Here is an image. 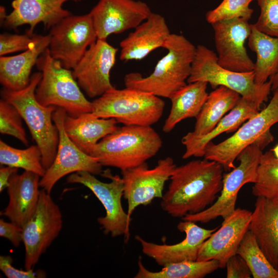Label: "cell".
<instances>
[{"label":"cell","instance_id":"obj_23","mask_svg":"<svg viewBox=\"0 0 278 278\" xmlns=\"http://www.w3.org/2000/svg\"><path fill=\"white\" fill-rule=\"evenodd\" d=\"M249 230L268 259L278 269V197H257Z\"/></svg>","mask_w":278,"mask_h":278},{"label":"cell","instance_id":"obj_19","mask_svg":"<svg viewBox=\"0 0 278 278\" xmlns=\"http://www.w3.org/2000/svg\"><path fill=\"white\" fill-rule=\"evenodd\" d=\"M218 228L206 229L195 222L183 220L178 223L177 229L185 233V238L179 243L157 244L148 241L138 235L135 238L140 244L145 255L154 259L159 265L164 267L183 261L197 260L201 246Z\"/></svg>","mask_w":278,"mask_h":278},{"label":"cell","instance_id":"obj_16","mask_svg":"<svg viewBox=\"0 0 278 278\" xmlns=\"http://www.w3.org/2000/svg\"><path fill=\"white\" fill-rule=\"evenodd\" d=\"M152 11L148 4L135 0H99L89 13L97 40L135 28Z\"/></svg>","mask_w":278,"mask_h":278},{"label":"cell","instance_id":"obj_38","mask_svg":"<svg viewBox=\"0 0 278 278\" xmlns=\"http://www.w3.org/2000/svg\"><path fill=\"white\" fill-rule=\"evenodd\" d=\"M227 278H250L251 272L245 260L236 254L228 260L225 267Z\"/></svg>","mask_w":278,"mask_h":278},{"label":"cell","instance_id":"obj_14","mask_svg":"<svg viewBox=\"0 0 278 278\" xmlns=\"http://www.w3.org/2000/svg\"><path fill=\"white\" fill-rule=\"evenodd\" d=\"M176 167L173 159L167 157L160 159L152 168L145 162L121 171L124 197L127 201V214L129 216L137 206L147 205L154 198L162 199L165 183L170 180Z\"/></svg>","mask_w":278,"mask_h":278},{"label":"cell","instance_id":"obj_22","mask_svg":"<svg viewBox=\"0 0 278 278\" xmlns=\"http://www.w3.org/2000/svg\"><path fill=\"white\" fill-rule=\"evenodd\" d=\"M165 18L152 12L119 43L120 60H141L163 47L170 34Z\"/></svg>","mask_w":278,"mask_h":278},{"label":"cell","instance_id":"obj_12","mask_svg":"<svg viewBox=\"0 0 278 278\" xmlns=\"http://www.w3.org/2000/svg\"><path fill=\"white\" fill-rule=\"evenodd\" d=\"M62 223L60 207L50 194L41 189L36 211L22 228L26 270L33 269L37 264L41 255L58 236Z\"/></svg>","mask_w":278,"mask_h":278},{"label":"cell","instance_id":"obj_27","mask_svg":"<svg viewBox=\"0 0 278 278\" xmlns=\"http://www.w3.org/2000/svg\"><path fill=\"white\" fill-rule=\"evenodd\" d=\"M207 84L202 81L188 83L172 95L169 98L170 112L162 128L164 132H171L184 119L198 116L208 95Z\"/></svg>","mask_w":278,"mask_h":278},{"label":"cell","instance_id":"obj_18","mask_svg":"<svg viewBox=\"0 0 278 278\" xmlns=\"http://www.w3.org/2000/svg\"><path fill=\"white\" fill-rule=\"evenodd\" d=\"M252 213L246 209L236 208L203 242L197 260H216L219 263V268H224L229 259L237 254L238 247L249 230Z\"/></svg>","mask_w":278,"mask_h":278},{"label":"cell","instance_id":"obj_43","mask_svg":"<svg viewBox=\"0 0 278 278\" xmlns=\"http://www.w3.org/2000/svg\"><path fill=\"white\" fill-rule=\"evenodd\" d=\"M7 14L6 13L5 8L3 6L0 7V20L1 24L3 25Z\"/></svg>","mask_w":278,"mask_h":278},{"label":"cell","instance_id":"obj_9","mask_svg":"<svg viewBox=\"0 0 278 278\" xmlns=\"http://www.w3.org/2000/svg\"><path fill=\"white\" fill-rule=\"evenodd\" d=\"M100 175L111 181L103 182L86 171L71 173L66 180L70 183L82 184L92 191L106 211L105 216L97 218L103 233L110 234L113 237L123 235L127 242L130 236L131 217L125 212L121 204L124 196L123 178L117 175H113L109 169Z\"/></svg>","mask_w":278,"mask_h":278},{"label":"cell","instance_id":"obj_11","mask_svg":"<svg viewBox=\"0 0 278 278\" xmlns=\"http://www.w3.org/2000/svg\"><path fill=\"white\" fill-rule=\"evenodd\" d=\"M48 34L51 56L72 70L97 40L89 13L63 18L50 29Z\"/></svg>","mask_w":278,"mask_h":278},{"label":"cell","instance_id":"obj_1","mask_svg":"<svg viewBox=\"0 0 278 278\" xmlns=\"http://www.w3.org/2000/svg\"><path fill=\"white\" fill-rule=\"evenodd\" d=\"M223 170L218 163L206 159L176 166L162 198V209L173 217L181 218L204 211L221 192Z\"/></svg>","mask_w":278,"mask_h":278},{"label":"cell","instance_id":"obj_33","mask_svg":"<svg viewBox=\"0 0 278 278\" xmlns=\"http://www.w3.org/2000/svg\"><path fill=\"white\" fill-rule=\"evenodd\" d=\"M252 193L256 197H278V160L272 150L263 153L260 158Z\"/></svg>","mask_w":278,"mask_h":278},{"label":"cell","instance_id":"obj_37","mask_svg":"<svg viewBox=\"0 0 278 278\" xmlns=\"http://www.w3.org/2000/svg\"><path fill=\"white\" fill-rule=\"evenodd\" d=\"M34 39V34L4 33L0 34V56L28 49Z\"/></svg>","mask_w":278,"mask_h":278},{"label":"cell","instance_id":"obj_15","mask_svg":"<svg viewBox=\"0 0 278 278\" xmlns=\"http://www.w3.org/2000/svg\"><path fill=\"white\" fill-rule=\"evenodd\" d=\"M118 50L107 40H97L72 70L79 86L90 98H97L114 88L110 73Z\"/></svg>","mask_w":278,"mask_h":278},{"label":"cell","instance_id":"obj_8","mask_svg":"<svg viewBox=\"0 0 278 278\" xmlns=\"http://www.w3.org/2000/svg\"><path fill=\"white\" fill-rule=\"evenodd\" d=\"M267 142L260 138L245 148L237 158L239 165L229 172L223 173L222 188L215 202L204 211L188 214L182 219L206 223L218 217L224 219L230 215L236 209L241 188L247 183L256 182L262 150L269 144Z\"/></svg>","mask_w":278,"mask_h":278},{"label":"cell","instance_id":"obj_3","mask_svg":"<svg viewBox=\"0 0 278 278\" xmlns=\"http://www.w3.org/2000/svg\"><path fill=\"white\" fill-rule=\"evenodd\" d=\"M162 146L161 136L151 126L124 125L102 138L90 155L102 166L122 171L146 162Z\"/></svg>","mask_w":278,"mask_h":278},{"label":"cell","instance_id":"obj_30","mask_svg":"<svg viewBox=\"0 0 278 278\" xmlns=\"http://www.w3.org/2000/svg\"><path fill=\"white\" fill-rule=\"evenodd\" d=\"M138 269L135 278H203L219 268L216 260L183 261L163 267L159 271H152L143 265L141 257L138 260Z\"/></svg>","mask_w":278,"mask_h":278},{"label":"cell","instance_id":"obj_25","mask_svg":"<svg viewBox=\"0 0 278 278\" xmlns=\"http://www.w3.org/2000/svg\"><path fill=\"white\" fill-rule=\"evenodd\" d=\"M259 111L260 107L256 103L241 96L236 105L221 118L210 133L203 136H195L189 132L182 137L181 142L185 147L182 158L204 157L205 147L214 138L223 132L235 131Z\"/></svg>","mask_w":278,"mask_h":278},{"label":"cell","instance_id":"obj_44","mask_svg":"<svg viewBox=\"0 0 278 278\" xmlns=\"http://www.w3.org/2000/svg\"><path fill=\"white\" fill-rule=\"evenodd\" d=\"M271 150L275 157L278 160V144Z\"/></svg>","mask_w":278,"mask_h":278},{"label":"cell","instance_id":"obj_28","mask_svg":"<svg viewBox=\"0 0 278 278\" xmlns=\"http://www.w3.org/2000/svg\"><path fill=\"white\" fill-rule=\"evenodd\" d=\"M241 96L223 86L215 89L210 94L200 113L196 117L194 131L190 133L201 136L210 133L218 122L238 103Z\"/></svg>","mask_w":278,"mask_h":278},{"label":"cell","instance_id":"obj_39","mask_svg":"<svg viewBox=\"0 0 278 278\" xmlns=\"http://www.w3.org/2000/svg\"><path fill=\"white\" fill-rule=\"evenodd\" d=\"M13 259L10 255L0 256V269L7 278H34L36 272L33 269L19 270L12 265Z\"/></svg>","mask_w":278,"mask_h":278},{"label":"cell","instance_id":"obj_17","mask_svg":"<svg viewBox=\"0 0 278 278\" xmlns=\"http://www.w3.org/2000/svg\"><path fill=\"white\" fill-rule=\"evenodd\" d=\"M211 25L218 63L237 72L253 71L254 63L245 46L251 32V24L248 21L233 19L216 22Z\"/></svg>","mask_w":278,"mask_h":278},{"label":"cell","instance_id":"obj_4","mask_svg":"<svg viewBox=\"0 0 278 278\" xmlns=\"http://www.w3.org/2000/svg\"><path fill=\"white\" fill-rule=\"evenodd\" d=\"M42 76L41 72L34 73L25 88L16 91L3 88L1 95L16 109L26 124L32 138L41 150L43 165L46 170L56 155L59 132L53 119L57 108L44 106L36 98V90Z\"/></svg>","mask_w":278,"mask_h":278},{"label":"cell","instance_id":"obj_7","mask_svg":"<svg viewBox=\"0 0 278 278\" xmlns=\"http://www.w3.org/2000/svg\"><path fill=\"white\" fill-rule=\"evenodd\" d=\"M197 81L207 82L213 89L220 86L226 87L260 107L267 101L271 91L269 80L257 84L253 71L237 72L223 67L218 63L217 54L202 45L196 47L190 74L187 80V83Z\"/></svg>","mask_w":278,"mask_h":278},{"label":"cell","instance_id":"obj_6","mask_svg":"<svg viewBox=\"0 0 278 278\" xmlns=\"http://www.w3.org/2000/svg\"><path fill=\"white\" fill-rule=\"evenodd\" d=\"M36 65L42 73L35 92L40 104L61 108L73 117L91 112L92 101L81 91L72 70L53 58L48 47L39 57Z\"/></svg>","mask_w":278,"mask_h":278},{"label":"cell","instance_id":"obj_20","mask_svg":"<svg viewBox=\"0 0 278 278\" xmlns=\"http://www.w3.org/2000/svg\"><path fill=\"white\" fill-rule=\"evenodd\" d=\"M71 1L78 2L83 0H13L12 10L7 15L3 25L12 29L28 25L29 28L27 32L31 34L40 23L45 28L50 29L71 14L63 8L64 3Z\"/></svg>","mask_w":278,"mask_h":278},{"label":"cell","instance_id":"obj_34","mask_svg":"<svg viewBox=\"0 0 278 278\" xmlns=\"http://www.w3.org/2000/svg\"><path fill=\"white\" fill-rule=\"evenodd\" d=\"M253 0H222L215 8L207 12L206 21L213 23L233 19H242L249 21L253 13L249 7Z\"/></svg>","mask_w":278,"mask_h":278},{"label":"cell","instance_id":"obj_21","mask_svg":"<svg viewBox=\"0 0 278 278\" xmlns=\"http://www.w3.org/2000/svg\"><path fill=\"white\" fill-rule=\"evenodd\" d=\"M40 176L25 170L13 174L7 187L9 202L1 215L23 228L32 217L37 208L40 190Z\"/></svg>","mask_w":278,"mask_h":278},{"label":"cell","instance_id":"obj_24","mask_svg":"<svg viewBox=\"0 0 278 278\" xmlns=\"http://www.w3.org/2000/svg\"><path fill=\"white\" fill-rule=\"evenodd\" d=\"M49 42L48 34H34V41L28 49L13 56H0V82L3 88L16 91L28 85L32 69L48 47Z\"/></svg>","mask_w":278,"mask_h":278},{"label":"cell","instance_id":"obj_41","mask_svg":"<svg viewBox=\"0 0 278 278\" xmlns=\"http://www.w3.org/2000/svg\"><path fill=\"white\" fill-rule=\"evenodd\" d=\"M18 168L7 166L6 167H1L0 169V192H3L5 188H7L9 180L11 176L17 173Z\"/></svg>","mask_w":278,"mask_h":278},{"label":"cell","instance_id":"obj_40","mask_svg":"<svg viewBox=\"0 0 278 278\" xmlns=\"http://www.w3.org/2000/svg\"><path fill=\"white\" fill-rule=\"evenodd\" d=\"M0 236L8 239L14 247H18L23 241V228L1 219Z\"/></svg>","mask_w":278,"mask_h":278},{"label":"cell","instance_id":"obj_31","mask_svg":"<svg viewBox=\"0 0 278 278\" xmlns=\"http://www.w3.org/2000/svg\"><path fill=\"white\" fill-rule=\"evenodd\" d=\"M248 266L254 278H278V269L273 266L248 230L237 251Z\"/></svg>","mask_w":278,"mask_h":278},{"label":"cell","instance_id":"obj_26","mask_svg":"<svg viewBox=\"0 0 278 278\" xmlns=\"http://www.w3.org/2000/svg\"><path fill=\"white\" fill-rule=\"evenodd\" d=\"M114 118L96 117L91 112L76 117L66 115L63 122L66 133L82 151L90 155L96 144L117 128Z\"/></svg>","mask_w":278,"mask_h":278},{"label":"cell","instance_id":"obj_13","mask_svg":"<svg viewBox=\"0 0 278 278\" xmlns=\"http://www.w3.org/2000/svg\"><path fill=\"white\" fill-rule=\"evenodd\" d=\"M66 115V112L59 108H57L53 114L59 132V143L54 162L40 180V187L49 194L57 182L68 174L79 171H86L94 175L102 172V166L98 160L82 151L67 136L63 125Z\"/></svg>","mask_w":278,"mask_h":278},{"label":"cell","instance_id":"obj_32","mask_svg":"<svg viewBox=\"0 0 278 278\" xmlns=\"http://www.w3.org/2000/svg\"><path fill=\"white\" fill-rule=\"evenodd\" d=\"M0 163L31 171L41 177L46 171L42 163L41 150L37 145L20 149L13 147L1 140Z\"/></svg>","mask_w":278,"mask_h":278},{"label":"cell","instance_id":"obj_42","mask_svg":"<svg viewBox=\"0 0 278 278\" xmlns=\"http://www.w3.org/2000/svg\"><path fill=\"white\" fill-rule=\"evenodd\" d=\"M271 84V91L273 92L278 90V70L269 78Z\"/></svg>","mask_w":278,"mask_h":278},{"label":"cell","instance_id":"obj_29","mask_svg":"<svg viewBox=\"0 0 278 278\" xmlns=\"http://www.w3.org/2000/svg\"><path fill=\"white\" fill-rule=\"evenodd\" d=\"M248 46L256 55L253 70L255 81L263 84L278 70V37L263 33L251 24Z\"/></svg>","mask_w":278,"mask_h":278},{"label":"cell","instance_id":"obj_10","mask_svg":"<svg viewBox=\"0 0 278 278\" xmlns=\"http://www.w3.org/2000/svg\"><path fill=\"white\" fill-rule=\"evenodd\" d=\"M266 107L243 124L235 133L218 143L210 142L204 150V159L220 164L225 171L236 166L234 161L247 147L257 140L272 135L270 128L278 123V90Z\"/></svg>","mask_w":278,"mask_h":278},{"label":"cell","instance_id":"obj_36","mask_svg":"<svg viewBox=\"0 0 278 278\" xmlns=\"http://www.w3.org/2000/svg\"><path fill=\"white\" fill-rule=\"evenodd\" d=\"M260 13L257 21L253 24L259 31L278 37V0H256Z\"/></svg>","mask_w":278,"mask_h":278},{"label":"cell","instance_id":"obj_5","mask_svg":"<svg viewBox=\"0 0 278 278\" xmlns=\"http://www.w3.org/2000/svg\"><path fill=\"white\" fill-rule=\"evenodd\" d=\"M96 117L114 118L124 125L151 126L161 118L165 103L151 93L126 87H115L92 101Z\"/></svg>","mask_w":278,"mask_h":278},{"label":"cell","instance_id":"obj_2","mask_svg":"<svg viewBox=\"0 0 278 278\" xmlns=\"http://www.w3.org/2000/svg\"><path fill=\"white\" fill-rule=\"evenodd\" d=\"M167 53L158 61L146 77L132 72L126 75V87L170 98L186 84L190 76L196 47L182 34L171 33L163 47Z\"/></svg>","mask_w":278,"mask_h":278},{"label":"cell","instance_id":"obj_35","mask_svg":"<svg viewBox=\"0 0 278 278\" xmlns=\"http://www.w3.org/2000/svg\"><path fill=\"white\" fill-rule=\"evenodd\" d=\"M22 119L13 105L3 98L0 100L1 133L12 136L27 146L28 141L23 126Z\"/></svg>","mask_w":278,"mask_h":278}]
</instances>
